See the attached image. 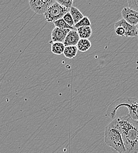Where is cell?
<instances>
[{
  "label": "cell",
  "instance_id": "6da1fadb",
  "mask_svg": "<svg viewBox=\"0 0 138 153\" xmlns=\"http://www.w3.org/2000/svg\"><path fill=\"white\" fill-rule=\"evenodd\" d=\"M116 119L126 153H138V122L128 115Z\"/></svg>",
  "mask_w": 138,
  "mask_h": 153
},
{
  "label": "cell",
  "instance_id": "7a4b0ae2",
  "mask_svg": "<svg viewBox=\"0 0 138 153\" xmlns=\"http://www.w3.org/2000/svg\"><path fill=\"white\" fill-rule=\"evenodd\" d=\"M105 143L118 153H126L123 140L119 128L117 119H114L104 130Z\"/></svg>",
  "mask_w": 138,
  "mask_h": 153
},
{
  "label": "cell",
  "instance_id": "3957f363",
  "mask_svg": "<svg viewBox=\"0 0 138 153\" xmlns=\"http://www.w3.org/2000/svg\"><path fill=\"white\" fill-rule=\"evenodd\" d=\"M122 107H126L129 110L128 115L138 122V99L132 97L119 98L109 106L107 115L112 118H115L117 110Z\"/></svg>",
  "mask_w": 138,
  "mask_h": 153
},
{
  "label": "cell",
  "instance_id": "277c9868",
  "mask_svg": "<svg viewBox=\"0 0 138 153\" xmlns=\"http://www.w3.org/2000/svg\"><path fill=\"white\" fill-rule=\"evenodd\" d=\"M69 10L62 7L56 1L47 9L44 15L47 22H54L57 20L63 19V16L69 12Z\"/></svg>",
  "mask_w": 138,
  "mask_h": 153
},
{
  "label": "cell",
  "instance_id": "5b68a950",
  "mask_svg": "<svg viewBox=\"0 0 138 153\" xmlns=\"http://www.w3.org/2000/svg\"><path fill=\"white\" fill-rule=\"evenodd\" d=\"M55 2V0H30L28 3L30 8L35 13L44 14Z\"/></svg>",
  "mask_w": 138,
  "mask_h": 153
},
{
  "label": "cell",
  "instance_id": "8992f818",
  "mask_svg": "<svg viewBox=\"0 0 138 153\" xmlns=\"http://www.w3.org/2000/svg\"><path fill=\"white\" fill-rule=\"evenodd\" d=\"M122 16L123 19L128 24L135 26L138 22V13L129 8L125 7L122 10Z\"/></svg>",
  "mask_w": 138,
  "mask_h": 153
},
{
  "label": "cell",
  "instance_id": "52a82bcc",
  "mask_svg": "<svg viewBox=\"0 0 138 153\" xmlns=\"http://www.w3.org/2000/svg\"><path fill=\"white\" fill-rule=\"evenodd\" d=\"M117 27H122L123 28L125 31V37H137V28L136 26L128 24L124 19H120L116 22L115 24V28Z\"/></svg>",
  "mask_w": 138,
  "mask_h": 153
},
{
  "label": "cell",
  "instance_id": "ba28073f",
  "mask_svg": "<svg viewBox=\"0 0 138 153\" xmlns=\"http://www.w3.org/2000/svg\"><path fill=\"white\" fill-rule=\"evenodd\" d=\"M70 30L55 27L51 32V41L63 43L66 37Z\"/></svg>",
  "mask_w": 138,
  "mask_h": 153
},
{
  "label": "cell",
  "instance_id": "9c48e42d",
  "mask_svg": "<svg viewBox=\"0 0 138 153\" xmlns=\"http://www.w3.org/2000/svg\"><path fill=\"white\" fill-rule=\"evenodd\" d=\"M80 39L76 30H70L66 37L63 44L65 47L76 46Z\"/></svg>",
  "mask_w": 138,
  "mask_h": 153
},
{
  "label": "cell",
  "instance_id": "30bf717a",
  "mask_svg": "<svg viewBox=\"0 0 138 153\" xmlns=\"http://www.w3.org/2000/svg\"><path fill=\"white\" fill-rule=\"evenodd\" d=\"M76 31L80 39H89L92 34L91 27H80L77 28Z\"/></svg>",
  "mask_w": 138,
  "mask_h": 153
},
{
  "label": "cell",
  "instance_id": "8fae6325",
  "mask_svg": "<svg viewBox=\"0 0 138 153\" xmlns=\"http://www.w3.org/2000/svg\"><path fill=\"white\" fill-rule=\"evenodd\" d=\"M92 46L91 42L89 39H80L76 45L78 50L81 52H86L88 51Z\"/></svg>",
  "mask_w": 138,
  "mask_h": 153
},
{
  "label": "cell",
  "instance_id": "7c38bea8",
  "mask_svg": "<svg viewBox=\"0 0 138 153\" xmlns=\"http://www.w3.org/2000/svg\"><path fill=\"white\" fill-rule=\"evenodd\" d=\"M50 44L51 45V52L56 55H60L63 54L65 46L63 43L57 42H52L51 41L50 42Z\"/></svg>",
  "mask_w": 138,
  "mask_h": 153
},
{
  "label": "cell",
  "instance_id": "4fadbf2b",
  "mask_svg": "<svg viewBox=\"0 0 138 153\" xmlns=\"http://www.w3.org/2000/svg\"><path fill=\"white\" fill-rule=\"evenodd\" d=\"M69 13L70 15L72 17V19H73L75 25L77 24L79 21H80L81 19H82L84 17L83 14L80 11L78 8L75 7H72L69 10Z\"/></svg>",
  "mask_w": 138,
  "mask_h": 153
},
{
  "label": "cell",
  "instance_id": "5bb4252c",
  "mask_svg": "<svg viewBox=\"0 0 138 153\" xmlns=\"http://www.w3.org/2000/svg\"><path fill=\"white\" fill-rule=\"evenodd\" d=\"M78 48L76 46H68L65 47L63 54L67 58H74L78 53Z\"/></svg>",
  "mask_w": 138,
  "mask_h": 153
},
{
  "label": "cell",
  "instance_id": "9a60e30c",
  "mask_svg": "<svg viewBox=\"0 0 138 153\" xmlns=\"http://www.w3.org/2000/svg\"><path fill=\"white\" fill-rule=\"evenodd\" d=\"M55 27L59 28L61 29H68L70 30H76V28L69 26L63 19L57 20L53 22Z\"/></svg>",
  "mask_w": 138,
  "mask_h": 153
},
{
  "label": "cell",
  "instance_id": "2e32d148",
  "mask_svg": "<svg viewBox=\"0 0 138 153\" xmlns=\"http://www.w3.org/2000/svg\"><path fill=\"white\" fill-rule=\"evenodd\" d=\"M83 27H91V22L87 17H84L76 24L74 26L75 28H78Z\"/></svg>",
  "mask_w": 138,
  "mask_h": 153
},
{
  "label": "cell",
  "instance_id": "e0dca14e",
  "mask_svg": "<svg viewBox=\"0 0 138 153\" xmlns=\"http://www.w3.org/2000/svg\"><path fill=\"white\" fill-rule=\"evenodd\" d=\"M56 1L62 7L69 10H70V8L72 7V4L73 2V0H57Z\"/></svg>",
  "mask_w": 138,
  "mask_h": 153
},
{
  "label": "cell",
  "instance_id": "ac0fdd59",
  "mask_svg": "<svg viewBox=\"0 0 138 153\" xmlns=\"http://www.w3.org/2000/svg\"><path fill=\"white\" fill-rule=\"evenodd\" d=\"M63 19H64V21L70 27H74L75 26V23L73 21V19H72V16L70 15V13L68 12L67 13H66L63 17Z\"/></svg>",
  "mask_w": 138,
  "mask_h": 153
},
{
  "label": "cell",
  "instance_id": "d6986e66",
  "mask_svg": "<svg viewBox=\"0 0 138 153\" xmlns=\"http://www.w3.org/2000/svg\"><path fill=\"white\" fill-rule=\"evenodd\" d=\"M128 4L129 8L138 13V0H129L128 1Z\"/></svg>",
  "mask_w": 138,
  "mask_h": 153
},
{
  "label": "cell",
  "instance_id": "ffe728a7",
  "mask_svg": "<svg viewBox=\"0 0 138 153\" xmlns=\"http://www.w3.org/2000/svg\"><path fill=\"white\" fill-rule=\"evenodd\" d=\"M115 32L116 34L118 35V36H120V37H125V30L123 29V28L122 27H115Z\"/></svg>",
  "mask_w": 138,
  "mask_h": 153
},
{
  "label": "cell",
  "instance_id": "44dd1931",
  "mask_svg": "<svg viewBox=\"0 0 138 153\" xmlns=\"http://www.w3.org/2000/svg\"><path fill=\"white\" fill-rule=\"evenodd\" d=\"M136 28H137V37L138 36V24L135 25Z\"/></svg>",
  "mask_w": 138,
  "mask_h": 153
},
{
  "label": "cell",
  "instance_id": "7402d4cb",
  "mask_svg": "<svg viewBox=\"0 0 138 153\" xmlns=\"http://www.w3.org/2000/svg\"></svg>",
  "mask_w": 138,
  "mask_h": 153
}]
</instances>
